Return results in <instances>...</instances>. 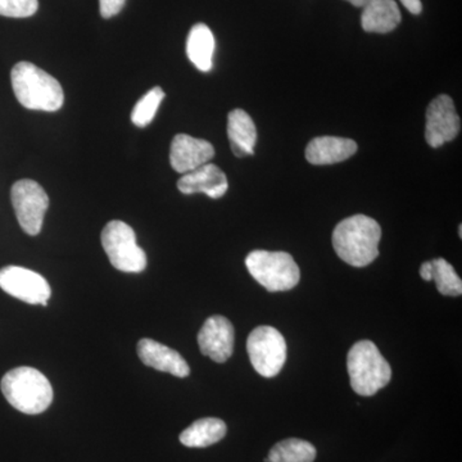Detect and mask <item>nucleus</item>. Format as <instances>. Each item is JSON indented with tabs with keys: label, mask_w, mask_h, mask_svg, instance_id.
<instances>
[{
	"label": "nucleus",
	"mask_w": 462,
	"mask_h": 462,
	"mask_svg": "<svg viewBox=\"0 0 462 462\" xmlns=\"http://www.w3.org/2000/svg\"><path fill=\"white\" fill-rule=\"evenodd\" d=\"M380 225L365 215L346 217L333 231V247L340 260L354 267H365L379 256Z\"/></svg>",
	"instance_id": "nucleus-1"
},
{
	"label": "nucleus",
	"mask_w": 462,
	"mask_h": 462,
	"mask_svg": "<svg viewBox=\"0 0 462 462\" xmlns=\"http://www.w3.org/2000/svg\"><path fill=\"white\" fill-rule=\"evenodd\" d=\"M12 88L21 106L32 111L56 112L65 102L57 79L33 63H17L11 72Z\"/></svg>",
	"instance_id": "nucleus-2"
},
{
	"label": "nucleus",
	"mask_w": 462,
	"mask_h": 462,
	"mask_svg": "<svg viewBox=\"0 0 462 462\" xmlns=\"http://www.w3.org/2000/svg\"><path fill=\"white\" fill-rule=\"evenodd\" d=\"M3 394L11 406L27 415L44 412L53 401V388L44 374L33 367H16L2 379Z\"/></svg>",
	"instance_id": "nucleus-3"
},
{
	"label": "nucleus",
	"mask_w": 462,
	"mask_h": 462,
	"mask_svg": "<svg viewBox=\"0 0 462 462\" xmlns=\"http://www.w3.org/2000/svg\"><path fill=\"white\" fill-rule=\"evenodd\" d=\"M346 369L352 389L364 397L378 393L392 378L391 365L370 340H360L349 349Z\"/></svg>",
	"instance_id": "nucleus-4"
},
{
	"label": "nucleus",
	"mask_w": 462,
	"mask_h": 462,
	"mask_svg": "<svg viewBox=\"0 0 462 462\" xmlns=\"http://www.w3.org/2000/svg\"><path fill=\"white\" fill-rule=\"evenodd\" d=\"M245 266L252 278L269 291H291L300 282V267L287 252H251Z\"/></svg>",
	"instance_id": "nucleus-5"
},
{
	"label": "nucleus",
	"mask_w": 462,
	"mask_h": 462,
	"mask_svg": "<svg viewBox=\"0 0 462 462\" xmlns=\"http://www.w3.org/2000/svg\"><path fill=\"white\" fill-rule=\"evenodd\" d=\"M102 245L115 269L138 273L147 267V254L136 243L135 231L123 221H111L102 231Z\"/></svg>",
	"instance_id": "nucleus-6"
},
{
	"label": "nucleus",
	"mask_w": 462,
	"mask_h": 462,
	"mask_svg": "<svg viewBox=\"0 0 462 462\" xmlns=\"http://www.w3.org/2000/svg\"><path fill=\"white\" fill-rule=\"evenodd\" d=\"M247 351L252 366L263 378H273L287 360V343L281 331L273 327H258L249 334Z\"/></svg>",
	"instance_id": "nucleus-7"
},
{
	"label": "nucleus",
	"mask_w": 462,
	"mask_h": 462,
	"mask_svg": "<svg viewBox=\"0 0 462 462\" xmlns=\"http://www.w3.org/2000/svg\"><path fill=\"white\" fill-rule=\"evenodd\" d=\"M11 199L21 229L27 236H38L44 223L45 212L50 207L48 194L38 182L23 179L14 182L11 189Z\"/></svg>",
	"instance_id": "nucleus-8"
},
{
	"label": "nucleus",
	"mask_w": 462,
	"mask_h": 462,
	"mask_svg": "<svg viewBox=\"0 0 462 462\" xmlns=\"http://www.w3.org/2000/svg\"><path fill=\"white\" fill-rule=\"evenodd\" d=\"M0 288L29 305L48 306L51 289L41 273L20 266H7L0 270Z\"/></svg>",
	"instance_id": "nucleus-9"
},
{
	"label": "nucleus",
	"mask_w": 462,
	"mask_h": 462,
	"mask_svg": "<svg viewBox=\"0 0 462 462\" xmlns=\"http://www.w3.org/2000/svg\"><path fill=\"white\" fill-rule=\"evenodd\" d=\"M461 129L460 116L456 112L451 97L442 94L430 103L427 109L425 141L431 148L442 147L452 142Z\"/></svg>",
	"instance_id": "nucleus-10"
},
{
	"label": "nucleus",
	"mask_w": 462,
	"mask_h": 462,
	"mask_svg": "<svg viewBox=\"0 0 462 462\" xmlns=\"http://www.w3.org/2000/svg\"><path fill=\"white\" fill-rule=\"evenodd\" d=\"M200 352L215 363H226L234 351V327L224 316L207 319L199 333Z\"/></svg>",
	"instance_id": "nucleus-11"
},
{
	"label": "nucleus",
	"mask_w": 462,
	"mask_h": 462,
	"mask_svg": "<svg viewBox=\"0 0 462 462\" xmlns=\"http://www.w3.org/2000/svg\"><path fill=\"white\" fill-rule=\"evenodd\" d=\"M215 156L211 143L193 138L187 134H178L170 148V163L179 173H188L206 165Z\"/></svg>",
	"instance_id": "nucleus-12"
},
{
	"label": "nucleus",
	"mask_w": 462,
	"mask_h": 462,
	"mask_svg": "<svg viewBox=\"0 0 462 462\" xmlns=\"http://www.w3.org/2000/svg\"><path fill=\"white\" fill-rule=\"evenodd\" d=\"M178 189L188 196L205 193L209 199H223L225 193L229 189V182L220 167L214 163H206L193 171L184 173L179 179Z\"/></svg>",
	"instance_id": "nucleus-13"
},
{
	"label": "nucleus",
	"mask_w": 462,
	"mask_h": 462,
	"mask_svg": "<svg viewBox=\"0 0 462 462\" xmlns=\"http://www.w3.org/2000/svg\"><path fill=\"white\" fill-rule=\"evenodd\" d=\"M138 355L143 364L153 367L158 372L169 373L178 378H187L190 374L189 365L179 352L156 340H139Z\"/></svg>",
	"instance_id": "nucleus-14"
},
{
	"label": "nucleus",
	"mask_w": 462,
	"mask_h": 462,
	"mask_svg": "<svg viewBox=\"0 0 462 462\" xmlns=\"http://www.w3.org/2000/svg\"><path fill=\"white\" fill-rule=\"evenodd\" d=\"M357 152V143L338 136H319L306 148V160L311 165L325 166L343 162Z\"/></svg>",
	"instance_id": "nucleus-15"
},
{
	"label": "nucleus",
	"mask_w": 462,
	"mask_h": 462,
	"mask_svg": "<svg viewBox=\"0 0 462 462\" xmlns=\"http://www.w3.org/2000/svg\"><path fill=\"white\" fill-rule=\"evenodd\" d=\"M227 136L236 157L252 156L257 143V129L254 120L243 109H234L227 116Z\"/></svg>",
	"instance_id": "nucleus-16"
},
{
	"label": "nucleus",
	"mask_w": 462,
	"mask_h": 462,
	"mask_svg": "<svg viewBox=\"0 0 462 462\" xmlns=\"http://www.w3.org/2000/svg\"><path fill=\"white\" fill-rule=\"evenodd\" d=\"M361 25L366 32L388 33L396 30L402 16L394 0H367Z\"/></svg>",
	"instance_id": "nucleus-17"
},
{
	"label": "nucleus",
	"mask_w": 462,
	"mask_h": 462,
	"mask_svg": "<svg viewBox=\"0 0 462 462\" xmlns=\"http://www.w3.org/2000/svg\"><path fill=\"white\" fill-rule=\"evenodd\" d=\"M215 36L205 23L191 27L187 39L188 58L199 71H211L214 66Z\"/></svg>",
	"instance_id": "nucleus-18"
},
{
	"label": "nucleus",
	"mask_w": 462,
	"mask_h": 462,
	"mask_svg": "<svg viewBox=\"0 0 462 462\" xmlns=\"http://www.w3.org/2000/svg\"><path fill=\"white\" fill-rule=\"evenodd\" d=\"M420 275L425 282H436L438 291L443 296L457 297L462 294V282L454 266L445 258H434L420 267Z\"/></svg>",
	"instance_id": "nucleus-19"
},
{
	"label": "nucleus",
	"mask_w": 462,
	"mask_h": 462,
	"mask_svg": "<svg viewBox=\"0 0 462 462\" xmlns=\"http://www.w3.org/2000/svg\"><path fill=\"white\" fill-rule=\"evenodd\" d=\"M226 424L220 419H199L182 431L180 442L190 448H203L220 442L226 436Z\"/></svg>",
	"instance_id": "nucleus-20"
},
{
	"label": "nucleus",
	"mask_w": 462,
	"mask_h": 462,
	"mask_svg": "<svg viewBox=\"0 0 462 462\" xmlns=\"http://www.w3.org/2000/svg\"><path fill=\"white\" fill-rule=\"evenodd\" d=\"M316 448L307 440L289 438L276 443L267 456V462H314Z\"/></svg>",
	"instance_id": "nucleus-21"
},
{
	"label": "nucleus",
	"mask_w": 462,
	"mask_h": 462,
	"mask_svg": "<svg viewBox=\"0 0 462 462\" xmlns=\"http://www.w3.org/2000/svg\"><path fill=\"white\" fill-rule=\"evenodd\" d=\"M166 94L162 88L156 87L148 91L145 96L136 103L132 112V121L135 126L145 127L153 121L158 107H160L162 100L165 99Z\"/></svg>",
	"instance_id": "nucleus-22"
},
{
	"label": "nucleus",
	"mask_w": 462,
	"mask_h": 462,
	"mask_svg": "<svg viewBox=\"0 0 462 462\" xmlns=\"http://www.w3.org/2000/svg\"><path fill=\"white\" fill-rule=\"evenodd\" d=\"M39 8L38 0H0V16L32 17Z\"/></svg>",
	"instance_id": "nucleus-23"
},
{
	"label": "nucleus",
	"mask_w": 462,
	"mask_h": 462,
	"mask_svg": "<svg viewBox=\"0 0 462 462\" xmlns=\"http://www.w3.org/2000/svg\"><path fill=\"white\" fill-rule=\"evenodd\" d=\"M126 0H99L100 14L103 18H111L123 11Z\"/></svg>",
	"instance_id": "nucleus-24"
},
{
	"label": "nucleus",
	"mask_w": 462,
	"mask_h": 462,
	"mask_svg": "<svg viewBox=\"0 0 462 462\" xmlns=\"http://www.w3.org/2000/svg\"><path fill=\"white\" fill-rule=\"evenodd\" d=\"M403 7L412 14H420L422 11V5L420 0H401Z\"/></svg>",
	"instance_id": "nucleus-25"
},
{
	"label": "nucleus",
	"mask_w": 462,
	"mask_h": 462,
	"mask_svg": "<svg viewBox=\"0 0 462 462\" xmlns=\"http://www.w3.org/2000/svg\"><path fill=\"white\" fill-rule=\"evenodd\" d=\"M346 2L351 3L355 7H364L366 5L367 0H346Z\"/></svg>",
	"instance_id": "nucleus-26"
}]
</instances>
